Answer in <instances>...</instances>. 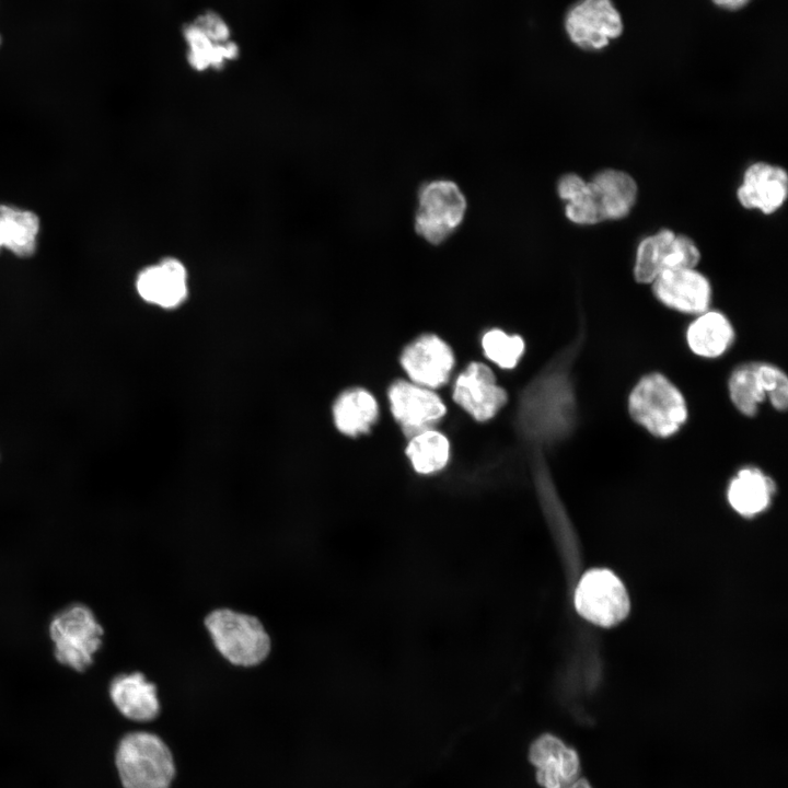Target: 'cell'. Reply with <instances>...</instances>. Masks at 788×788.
<instances>
[{
    "instance_id": "obj_1",
    "label": "cell",
    "mask_w": 788,
    "mask_h": 788,
    "mask_svg": "<svg viewBox=\"0 0 788 788\" xmlns=\"http://www.w3.org/2000/svg\"><path fill=\"white\" fill-rule=\"evenodd\" d=\"M559 197L566 201L567 218L577 224H595L626 217L637 198L634 178L622 171L603 170L590 182L579 175L565 177L558 186Z\"/></svg>"
},
{
    "instance_id": "obj_2",
    "label": "cell",
    "mask_w": 788,
    "mask_h": 788,
    "mask_svg": "<svg viewBox=\"0 0 788 788\" xmlns=\"http://www.w3.org/2000/svg\"><path fill=\"white\" fill-rule=\"evenodd\" d=\"M114 767L123 788H170L176 774L166 743L149 731L124 734L114 751Z\"/></svg>"
},
{
    "instance_id": "obj_3",
    "label": "cell",
    "mask_w": 788,
    "mask_h": 788,
    "mask_svg": "<svg viewBox=\"0 0 788 788\" xmlns=\"http://www.w3.org/2000/svg\"><path fill=\"white\" fill-rule=\"evenodd\" d=\"M205 626L217 651L231 664L255 667L270 652V637L254 615L216 609L206 616Z\"/></svg>"
},
{
    "instance_id": "obj_4",
    "label": "cell",
    "mask_w": 788,
    "mask_h": 788,
    "mask_svg": "<svg viewBox=\"0 0 788 788\" xmlns=\"http://www.w3.org/2000/svg\"><path fill=\"white\" fill-rule=\"evenodd\" d=\"M628 412L633 420L657 438L675 434L688 415L681 391L658 372L636 383L628 396Z\"/></svg>"
},
{
    "instance_id": "obj_5",
    "label": "cell",
    "mask_w": 788,
    "mask_h": 788,
    "mask_svg": "<svg viewBox=\"0 0 788 788\" xmlns=\"http://www.w3.org/2000/svg\"><path fill=\"white\" fill-rule=\"evenodd\" d=\"M56 660L77 672L93 664L102 646L103 627L85 604L72 603L58 611L48 627Z\"/></svg>"
},
{
    "instance_id": "obj_6",
    "label": "cell",
    "mask_w": 788,
    "mask_h": 788,
    "mask_svg": "<svg viewBox=\"0 0 788 788\" xmlns=\"http://www.w3.org/2000/svg\"><path fill=\"white\" fill-rule=\"evenodd\" d=\"M465 209V197L454 182H429L418 194L415 229L427 242L440 244L461 224Z\"/></svg>"
},
{
    "instance_id": "obj_7",
    "label": "cell",
    "mask_w": 788,
    "mask_h": 788,
    "mask_svg": "<svg viewBox=\"0 0 788 788\" xmlns=\"http://www.w3.org/2000/svg\"><path fill=\"white\" fill-rule=\"evenodd\" d=\"M732 404L743 415L753 417L768 397L773 407L784 412L788 406V379L778 367L750 362L737 367L728 381Z\"/></svg>"
},
{
    "instance_id": "obj_8",
    "label": "cell",
    "mask_w": 788,
    "mask_h": 788,
    "mask_svg": "<svg viewBox=\"0 0 788 788\" xmlns=\"http://www.w3.org/2000/svg\"><path fill=\"white\" fill-rule=\"evenodd\" d=\"M575 606L589 622L611 627L627 616L629 599L624 584L612 571L591 569L576 588Z\"/></svg>"
},
{
    "instance_id": "obj_9",
    "label": "cell",
    "mask_w": 788,
    "mask_h": 788,
    "mask_svg": "<svg viewBox=\"0 0 788 788\" xmlns=\"http://www.w3.org/2000/svg\"><path fill=\"white\" fill-rule=\"evenodd\" d=\"M699 258L700 253L690 237L664 229L640 242L634 276L639 283H652L665 270L694 268Z\"/></svg>"
},
{
    "instance_id": "obj_10",
    "label": "cell",
    "mask_w": 788,
    "mask_h": 788,
    "mask_svg": "<svg viewBox=\"0 0 788 788\" xmlns=\"http://www.w3.org/2000/svg\"><path fill=\"white\" fill-rule=\"evenodd\" d=\"M135 289L148 304L161 309L182 305L189 294V269L186 262L165 253L157 260L143 266L136 275Z\"/></svg>"
},
{
    "instance_id": "obj_11",
    "label": "cell",
    "mask_w": 788,
    "mask_h": 788,
    "mask_svg": "<svg viewBox=\"0 0 788 788\" xmlns=\"http://www.w3.org/2000/svg\"><path fill=\"white\" fill-rule=\"evenodd\" d=\"M565 28L584 50H599L623 33V21L611 0H579L568 11Z\"/></svg>"
},
{
    "instance_id": "obj_12",
    "label": "cell",
    "mask_w": 788,
    "mask_h": 788,
    "mask_svg": "<svg viewBox=\"0 0 788 788\" xmlns=\"http://www.w3.org/2000/svg\"><path fill=\"white\" fill-rule=\"evenodd\" d=\"M389 399L394 418L408 437L429 429L447 412L434 392L406 381H396L391 385Z\"/></svg>"
},
{
    "instance_id": "obj_13",
    "label": "cell",
    "mask_w": 788,
    "mask_h": 788,
    "mask_svg": "<svg viewBox=\"0 0 788 788\" xmlns=\"http://www.w3.org/2000/svg\"><path fill=\"white\" fill-rule=\"evenodd\" d=\"M656 298L665 306L685 314L708 311L711 287L708 279L694 268L670 269L652 281Z\"/></svg>"
},
{
    "instance_id": "obj_14",
    "label": "cell",
    "mask_w": 788,
    "mask_h": 788,
    "mask_svg": "<svg viewBox=\"0 0 788 788\" xmlns=\"http://www.w3.org/2000/svg\"><path fill=\"white\" fill-rule=\"evenodd\" d=\"M453 399L476 420L493 418L507 402V392L496 383L491 369L482 362H472L459 375Z\"/></svg>"
},
{
    "instance_id": "obj_15",
    "label": "cell",
    "mask_w": 788,
    "mask_h": 788,
    "mask_svg": "<svg viewBox=\"0 0 788 788\" xmlns=\"http://www.w3.org/2000/svg\"><path fill=\"white\" fill-rule=\"evenodd\" d=\"M529 760L542 788H565L580 773L577 751L551 733L542 734L533 741L529 749Z\"/></svg>"
},
{
    "instance_id": "obj_16",
    "label": "cell",
    "mask_w": 788,
    "mask_h": 788,
    "mask_svg": "<svg viewBox=\"0 0 788 788\" xmlns=\"http://www.w3.org/2000/svg\"><path fill=\"white\" fill-rule=\"evenodd\" d=\"M401 362L415 383L434 389L448 381L454 366V356L445 341L428 334L404 349Z\"/></svg>"
},
{
    "instance_id": "obj_17",
    "label": "cell",
    "mask_w": 788,
    "mask_h": 788,
    "mask_svg": "<svg viewBox=\"0 0 788 788\" xmlns=\"http://www.w3.org/2000/svg\"><path fill=\"white\" fill-rule=\"evenodd\" d=\"M787 193L786 171L776 165L757 162L745 171L737 196L743 207L770 215L783 206Z\"/></svg>"
},
{
    "instance_id": "obj_18",
    "label": "cell",
    "mask_w": 788,
    "mask_h": 788,
    "mask_svg": "<svg viewBox=\"0 0 788 788\" xmlns=\"http://www.w3.org/2000/svg\"><path fill=\"white\" fill-rule=\"evenodd\" d=\"M108 695L116 710L128 720L149 722L160 714L157 686L141 672L115 676L109 683Z\"/></svg>"
},
{
    "instance_id": "obj_19",
    "label": "cell",
    "mask_w": 788,
    "mask_h": 788,
    "mask_svg": "<svg viewBox=\"0 0 788 788\" xmlns=\"http://www.w3.org/2000/svg\"><path fill=\"white\" fill-rule=\"evenodd\" d=\"M735 333L730 321L718 311L699 314L687 327L690 349L703 358H718L733 344Z\"/></svg>"
},
{
    "instance_id": "obj_20",
    "label": "cell",
    "mask_w": 788,
    "mask_h": 788,
    "mask_svg": "<svg viewBox=\"0 0 788 788\" xmlns=\"http://www.w3.org/2000/svg\"><path fill=\"white\" fill-rule=\"evenodd\" d=\"M40 229L38 216L27 209L0 205V251L9 250L15 256L28 258L37 248Z\"/></svg>"
},
{
    "instance_id": "obj_21",
    "label": "cell",
    "mask_w": 788,
    "mask_h": 788,
    "mask_svg": "<svg viewBox=\"0 0 788 788\" xmlns=\"http://www.w3.org/2000/svg\"><path fill=\"white\" fill-rule=\"evenodd\" d=\"M775 493L774 480L756 467H744L731 479L727 497L741 515L753 517L764 511Z\"/></svg>"
},
{
    "instance_id": "obj_22",
    "label": "cell",
    "mask_w": 788,
    "mask_h": 788,
    "mask_svg": "<svg viewBox=\"0 0 788 788\" xmlns=\"http://www.w3.org/2000/svg\"><path fill=\"white\" fill-rule=\"evenodd\" d=\"M378 415L379 407L373 395L359 387L341 393L333 406L337 429L350 437L368 432Z\"/></svg>"
},
{
    "instance_id": "obj_23",
    "label": "cell",
    "mask_w": 788,
    "mask_h": 788,
    "mask_svg": "<svg viewBox=\"0 0 788 788\" xmlns=\"http://www.w3.org/2000/svg\"><path fill=\"white\" fill-rule=\"evenodd\" d=\"M184 33L189 45L188 62L196 71H205L208 68L220 70L228 60L237 57L239 49L235 44L217 43L195 24L187 26Z\"/></svg>"
},
{
    "instance_id": "obj_24",
    "label": "cell",
    "mask_w": 788,
    "mask_h": 788,
    "mask_svg": "<svg viewBox=\"0 0 788 788\" xmlns=\"http://www.w3.org/2000/svg\"><path fill=\"white\" fill-rule=\"evenodd\" d=\"M406 455L417 473L431 474L447 465L450 444L444 434L427 429L412 437Z\"/></svg>"
},
{
    "instance_id": "obj_25",
    "label": "cell",
    "mask_w": 788,
    "mask_h": 788,
    "mask_svg": "<svg viewBox=\"0 0 788 788\" xmlns=\"http://www.w3.org/2000/svg\"><path fill=\"white\" fill-rule=\"evenodd\" d=\"M482 345L486 357L503 369L514 368L524 352V340L520 336H510L498 328L488 331Z\"/></svg>"
},
{
    "instance_id": "obj_26",
    "label": "cell",
    "mask_w": 788,
    "mask_h": 788,
    "mask_svg": "<svg viewBox=\"0 0 788 788\" xmlns=\"http://www.w3.org/2000/svg\"><path fill=\"white\" fill-rule=\"evenodd\" d=\"M194 24L217 43L223 44L229 38L228 26L215 13L200 16Z\"/></svg>"
},
{
    "instance_id": "obj_27",
    "label": "cell",
    "mask_w": 788,
    "mask_h": 788,
    "mask_svg": "<svg viewBox=\"0 0 788 788\" xmlns=\"http://www.w3.org/2000/svg\"><path fill=\"white\" fill-rule=\"evenodd\" d=\"M751 0H712V2L726 10H739L745 7Z\"/></svg>"
},
{
    "instance_id": "obj_28",
    "label": "cell",
    "mask_w": 788,
    "mask_h": 788,
    "mask_svg": "<svg viewBox=\"0 0 788 788\" xmlns=\"http://www.w3.org/2000/svg\"><path fill=\"white\" fill-rule=\"evenodd\" d=\"M565 788H592V786L584 778L578 777L575 781H572Z\"/></svg>"
},
{
    "instance_id": "obj_29",
    "label": "cell",
    "mask_w": 788,
    "mask_h": 788,
    "mask_svg": "<svg viewBox=\"0 0 788 788\" xmlns=\"http://www.w3.org/2000/svg\"><path fill=\"white\" fill-rule=\"evenodd\" d=\"M0 43H1V37H0Z\"/></svg>"
}]
</instances>
